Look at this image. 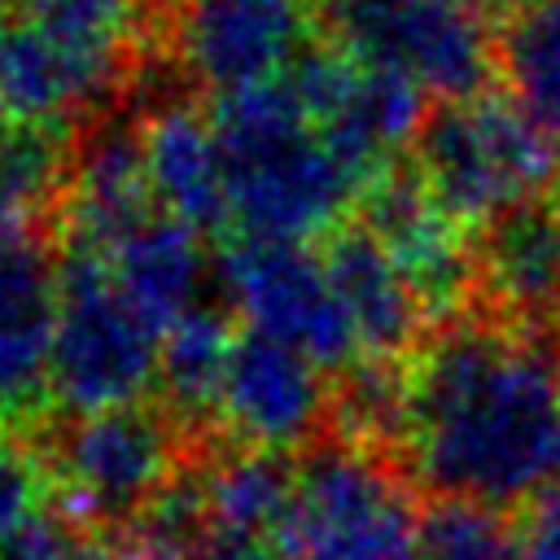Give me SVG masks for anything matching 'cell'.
I'll list each match as a JSON object with an SVG mask.
<instances>
[{
	"label": "cell",
	"instance_id": "1",
	"mask_svg": "<svg viewBox=\"0 0 560 560\" xmlns=\"http://www.w3.org/2000/svg\"><path fill=\"white\" fill-rule=\"evenodd\" d=\"M398 472L494 512L560 486V337L472 306L438 319L407 359Z\"/></svg>",
	"mask_w": 560,
	"mask_h": 560
},
{
	"label": "cell",
	"instance_id": "2",
	"mask_svg": "<svg viewBox=\"0 0 560 560\" xmlns=\"http://www.w3.org/2000/svg\"><path fill=\"white\" fill-rule=\"evenodd\" d=\"M206 109L223 153L232 236L319 245L354 214L359 179L328 149L284 79L210 101Z\"/></svg>",
	"mask_w": 560,
	"mask_h": 560
},
{
	"label": "cell",
	"instance_id": "3",
	"mask_svg": "<svg viewBox=\"0 0 560 560\" xmlns=\"http://www.w3.org/2000/svg\"><path fill=\"white\" fill-rule=\"evenodd\" d=\"M57 245L52 411L83 416L158 398L162 328L136 306L96 245L74 236H57Z\"/></svg>",
	"mask_w": 560,
	"mask_h": 560
},
{
	"label": "cell",
	"instance_id": "4",
	"mask_svg": "<svg viewBox=\"0 0 560 560\" xmlns=\"http://www.w3.org/2000/svg\"><path fill=\"white\" fill-rule=\"evenodd\" d=\"M31 438L48 464L57 503L109 538L131 525L192 459L184 429L158 398L83 416L52 411L31 429Z\"/></svg>",
	"mask_w": 560,
	"mask_h": 560
},
{
	"label": "cell",
	"instance_id": "5",
	"mask_svg": "<svg viewBox=\"0 0 560 560\" xmlns=\"http://www.w3.org/2000/svg\"><path fill=\"white\" fill-rule=\"evenodd\" d=\"M407 162L433 201L472 232L516 201L547 197L560 149L503 92H481L468 101H429Z\"/></svg>",
	"mask_w": 560,
	"mask_h": 560
},
{
	"label": "cell",
	"instance_id": "6",
	"mask_svg": "<svg viewBox=\"0 0 560 560\" xmlns=\"http://www.w3.org/2000/svg\"><path fill=\"white\" fill-rule=\"evenodd\" d=\"M319 39L429 101L494 92V26L468 0H311Z\"/></svg>",
	"mask_w": 560,
	"mask_h": 560
},
{
	"label": "cell",
	"instance_id": "7",
	"mask_svg": "<svg viewBox=\"0 0 560 560\" xmlns=\"http://www.w3.org/2000/svg\"><path fill=\"white\" fill-rule=\"evenodd\" d=\"M416 525L420 494L389 459L319 438L298 455L276 551L284 560H411Z\"/></svg>",
	"mask_w": 560,
	"mask_h": 560
},
{
	"label": "cell",
	"instance_id": "8",
	"mask_svg": "<svg viewBox=\"0 0 560 560\" xmlns=\"http://www.w3.org/2000/svg\"><path fill=\"white\" fill-rule=\"evenodd\" d=\"M319 44L311 0H166L144 52L197 101L271 88Z\"/></svg>",
	"mask_w": 560,
	"mask_h": 560
},
{
	"label": "cell",
	"instance_id": "9",
	"mask_svg": "<svg viewBox=\"0 0 560 560\" xmlns=\"http://www.w3.org/2000/svg\"><path fill=\"white\" fill-rule=\"evenodd\" d=\"M136 66L131 48L74 35L31 4H0V96L18 122L74 131L122 109Z\"/></svg>",
	"mask_w": 560,
	"mask_h": 560
},
{
	"label": "cell",
	"instance_id": "10",
	"mask_svg": "<svg viewBox=\"0 0 560 560\" xmlns=\"http://www.w3.org/2000/svg\"><path fill=\"white\" fill-rule=\"evenodd\" d=\"M219 284L245 328L311 354L324 372L337 376L363 359L319 245L232 236L219 245Z\"/></svg>",
	"mask_w": 560,
	"mask_h": 560
},
{
	"label": "cell",
	"instance_id": "11",
	"mask_svg": "<svg viewBox=\"0 0 560 560\" xmlns=\"http://www.w3.org/2000/svg\"><path fill=\"white\" fill-rule=\"evenodd\" d=\"M57 262V223L0 219V429L52 416Z\"/></svg>",
	"mask_w": 560,
	"mask_h": 560
},
{
	"label": "cell",
	"instance_id": "12",
	"mask_svg": "<svg viewBox=\"0 0 560 560\" xmlns=\"http://www.w3.org/2000/svg\"><path fill=\"white\" fill-rule=\"evenodd\" d=\"M328 411L332 372H324L311 354L241 324L219 398L223 438L254 451L302 455L328 438Z\"/></svg>",
	"mask_w": 560,
	"mask_h": 560
},
{
	"label": "cell",
	"instance_id": "13",
	"mask_svg": "<svg viewBox=\"0 0 560 560\" xmlns=\"http://www.w3.org/2000/svg\"><path fill=\"white\" fill-rule=\"evenodd\" d=\"M354 219L385 245V254L398 262L433 324L472 306L468 228H459L433 201L407 158L359 192Z\"/></svg>",
	"mask_w": 560,
	"mask_h": 560
},
{
	"label": "cell",
	"instance_id": "14",
	"mask_svg": "<svg viewBox=\"0 0 560 560\" xmlns=\"http://www.w3.org/2000/svg\"><path fill=\"white\" fill-rule=\"evenodd\" d=\"M472 311L560 337V219L547 197L516 201L468 232Z\"/></svg>",
	"mask_w": 560,
	"mask_h": 560
},
{
	"label": "cell",
	"instance_id": "15",
	"mask_svg": "<svg viewBox=\"0 0 560 560\" xmlns=\"http://www.w3.org/2000/svg\"><path fill=\"white\" fill-rule=\"evenodd\" d=\"M136 118H140L144 171L158 206L210 245L232 241L228 175L206 101L166 96L158 105H144Z\"/></svg>",
	"mask_w": 560,
	"mask_h": 560
},
{
	"label": "cell",
	"instance_id": "16",
	"mask_svg": "<svg viewBox=\"0 0 560 560\" xmlns=\"http://www.w3.org/2000/svg\"><path fill=\"white\" fill-rule=\"evenodd\" d=\"M319 258L328 267L332 293L354 328L363 359H411V350L433 328L424 302L385 254V245L350 214L319 241Z\"/></svg>",
	"mask_w": 560,
	"mask_h": 560
},
{
	"label": "cell",
	"instance_id": "17",
	"mask_svg": "<svg viewBox=\"0 0 560 560\" xmlns=\"http://www.w3.org/2000/svg\"><path fill=\"white\" fill-rule=\"evenodd\" d=\"M105 258L122 280V289L136 298V306L162 332L188 311H197L201 302L223 298L219 249H210V241H201L192 228H184L166 210L131 228L114 249H105Z\"/></svg>",
	"mask_w": 560,
	"mask_h": 560
},
{
	"label": "cell",
	"instance_id": "18",
	"mask_svg": "<svg viewBox=\"0 0 560 560\" xmlns=\"http://www.w3.org/2000/svg\"><path fill=\"white\" fill-rule=\"evenodd\" d=\"M293 477H298V455L254 451L236 442L206 455L214 534L276 547L293 503Z\"/></svg>",
	"mask_w": 560,
	"mask_h": 560
},
{
	"label": "cell",
	"instance_id": "19",
	"mask_svg": "<svg viewBox=\"0 0 560 560\" xmlns=\"http://www.w3.org/2000/svg\"><path fill=\"white\" fill-rule=\"evenodd\" d=\"M494 79L560 149V0H529L494 22Z\"/></svg>",
	"mask_w": 560,
	"mask_h": 560
},
{
	"label": "cell",
	"instance_id": "20",
	"mask_svg": "<svg viewBox=\"0 0 560 560\" xmlns=\"http://www.w3.org/2000/svg\"><path fill=\"white\" fill-rule=\"evenodd\" d=\"M74 162V131L18 122L0 140V219L57 223Z\"/></svg>",
	"mask_w": 560,
	"mask_h": 560
},
{
	"label": "cell",
	"instance_id": "21",
	"mask_svg": "<svg viewBox=\"0 0 560 560\" xmlns=\"http://www.w3.org/2000/svg\"><path fill=\"white\" fill-rule=\"evenodd\" d=\"M411 560H521V538L508 512L455 499H424Z\"/></svg>",
	"mask_w": 560,
	"mask_h": 560
},
{
	"label": "cell",
	"instance_id": "22",
	"mask_svg": "<svg viewBox=\"0 0 560 560\" xmlns=\"http://www.w3.org/2000/svg\"><path fill=\"white\" fill-rule=\"evenodd\" d=\"M31 4L39 18L88 35V39H105L118 48H131L136 57L149 48L158 13L166 0H22Z\"/></svg>",
	"mask_w": 560,
	"mask_h": 560
},
{
	"label": "cell",
	"instance_id": "23",
	"mask_svg": "<svg viewBox=\"0 0 560 560\" xmlns=\"http://www.w3.org/2000/svg\"><path fill=\"white\" fill-rule=\"evenodd\" d=\"M52 499V477L35 438L22 429H0V547L22 534Z\"/></svg>",
	"mask_w": 560,
	"mask_h": 560
},
{
	"label": "cell",
	"instance_id": "24",
	"mask_svg": "<svg viewBox=\"0 0 560 560\" xmlns=\"http://www.w3.org/2000/svg\"><path fill=\"white\" fill-rule=\"evenodd\" d=\"M0 560H118L109 534L74 516L66 503H48L22 534L0 547Z\"/></svg>",
	"mask_w": 560,
	"mask_h": 560
},
{
	"label": "cell",
	"instance_id": "25",
	"mask_svg": "<svg viewBox=\"0 0 560 560\" xmlns=\"http://www.w3.org/2000/svg\"><path fill=\"white\" fill-rule=\"evenodd\" d=\"M521 560H560V486L542 490L516 512Z\"/></svg>",
	"mask_w": 560,
	"mask_h": 560
},
{
	"label": "cell",
	"instance_id": "26",
	"mask_svg": "<svg viewBox=\"0 0 560 560\" xmlns=\"http://www.w3.org/2000/svg\"><path fill=\"white\" fill-rule=\"evenodd\" d=\"M201 560H284L276 547H267V542H249V538H223V534H214V542L206 547V556Z\"/></svg>",
	"mask_w": 560,
	"mask_h": 560
},
{
	"label": "cell",
	"instance_id": "27",
	"mask_svg": "<svg viewBox=\"0 0 560 560\" xmlns=\"http://www.w3.org/2000/svg\"><path fill=\"white\" fill-rule=\"evenodd\" d=\"M468 4H477L486 18L494 13V22H499L503 13H512V9H521V4H529V0H468Z\"/></svg>",
	"mask_w": 560,
	"mask_h": 560
},
{
	"label": "cell",
	"instance_id": "28",
	"mask_svg": "<svg viewBox=\"0 0 560 560\" xmlns=\"http://www.w3.org/2000/svg\"><path fill=\"white\" fill-rule=\"evenodd\" d=\"M547 206H551V214L560 219V171H556V179H551V188H547Z\"/></svg>",
	"mask_w": 560,
	"mask_h": 560
},
{
	"label": "cell",
	"instance_id": "29",
	"mask_svg": "<svg viewBox=\"0 0 560 560\" xmlns=\"http://www.w3.org/2000/svg\"><path fill=\"white\" fill-rule=\"evenodd\" d=\"M9 127H13V114H9V105H4V96H0V140L9 136Z\"/></svg>",
	"mask_w": 560,
	"mask_h": 560
},
{
	"label": "cell",
	"instance_id": "30",
	"mask_svg": "<svg viewBox=\"0 0 560 560\" xmlns=\"http://www.w3.org/2000/svg\"><path fill=\"white\" fill-rule=\"evenodd\" d=\"M0 4H22V0H0Z\"/></svg>",
	"mask_w": 560,
	"mask_h": 560
}]
</instances>
